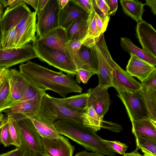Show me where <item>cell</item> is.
I'll return each instance as SVG.
<instances>
[{"label": "cell", "instance_id": "obj_18", "mask_svg": "<svg viewBox=\"0 0 156 156\" xmlns=\"http://www.w3.org/2000/svg\"><path fill=\"white\" fill-rule=\"evenodd\" d=\"M89 14L73 0H69L67 4L60 9L59 26L66 30L75 20L80 17L87 19Z\"/></svg>", "mask_w": 156, "mask_h": 156}, {"label": "cell", "instance_id": "obj_27", "mask_svg": "<svg viewBox=\"0 0 156 156\" xmlns=\"http://www.w3.org/2000/svg\"><path fill=\"white\" fill-rule=\"evenodd\" d=\"M120 2L123 11L126 15L137 23L143 20L144 4L137 0H120Z\"/></svg>", "mask_w": 156, "mask_h": 156}, {"label": "cell", "instance_id": "obj_35", "mask_svg": "<svg viewBox=\"0 0 156 156\" xmlns=\"http://www.w3.org/2000/svg\"><path fill=\"white\" fill-rule=\"evenodd\" d=\"M102 141L115 153L121 155H124L128 148L126 144L120 141L106 140L103 139Z\"/></svg>", "mask_w": 156, "mask_h": 156}, {"label": "cell", "instance_id": "obj_41", "mask_svg": "<svg viewBox=\"0 0 156 156\" xmlns=\"http://www.w3.org/2000/svg\"><path fill=\"white\" fill-rule=\"evenodd\" d=\"M102 128L115 132H120L122 129V127L117 123L103 120L102 121Z\"/></svg>", "mask_w": 156, "mask_h": 156}, {"label": "cell", "instance_id": "obj_42", "mask_svg": "<svg viewBox=\"0 0 156 156\" xmlns=\"http://www.w3.org/2000/svg\"><path fill=\"white\" fill-rule=\"evenodd\" d=\"M95 19L98 30L100 34H103L106 31L107 26L95 12Z\"/></svg>", "mask_w": 156, "mask_h": 156}, {"label": "cell", "instance_id": "obj_22", "mask_svg": "<svg viewBox=\"0 0 156 156\" xmlns=\"http://www.w3.org/2000/svg\"><path fill=\"white\" fill-rule=\"evenodd\" d=\"M120 45L124 50L130 54H133L149 63L156 66V58L145 50L138 47L128 38L121 37Z\"/></svg>", "mask_w": 156, "mask_h": 156}, {"label": "cell", "instance_id": "obj_19", "mask_svg": "<svg viewBox=\"0 0 156 156\" xmlns=\"http://www.w3.org/2000/svg\"><path fill=\"white\" fill-rule=\"evenodd\" d=\"M130 57L126 67V72L131 76L137 77L141 82L145 80L154 70L155 66L144 61L135 55Z\"/></svg>", "mask_w": 156, "mask_h": 156}, {"label": "cell", "instance_id": "obj_50", "mask_svg": "<svg viewBox=\"0 0 156 156\" xmlns=\"http://www.w3.org/2000/svg\"><path fill=\"white\" fill-rule=\"evenodd\" d=\"M9 69H3L0 70V86L9 71Z\"/></svg>", "mask_w": 156, "mask_h": 156}, {"label": "cell", "instance_id": "obj_36", "mask_svg": "<svg viewBox=\"0 0 156 156\" xmlns=\"http://www.w3.org/2000/svg\"><path fill=\"white\" fill-rule=\"evenodd\" d=\"M17 30L13 28L0 43V47L3 48H14Z\"/></svg>", "mask_w": 156, "mask_h": 156}, {"label": "cell", "instance_id": "obj_30", "mask_svg": "<svg viewBox=\"0 0 156 156\" xmlns=\"http://www.w3.org/2000/svg\"><path fill=\"white\" fill-rule=\"evenodd\" d=\"M9 73V71L0 86V112L9 109L15 103L10 96Z\"/></svg>", "mask_w": 156, "mask_h": 156}, {"label": "cell", "instance_id": "obj_4", "mask_svg": "<svg viewBox=\"0 0 156 156\" xmlns=\"http://www.w3.org/2000/svg\"><path fill=\"white\" fill-rule=\"evenodd\" d=\"M10 114L16 121L20 133L21 147L24 155L42 156L41 137L31 121L24 115Z\"/></svg>", "mask_w": 156, "mask_h": 156}, {"label": "cell", "instance_id": "obj_5", "mask_svg": "<svg viewBox=\"0 0 156 156\" xmlns=\"http://www.w3.org/2000/svg\"><path fill=\"white\" fill-rule=\"evenodd\" d=\"M89 42L94 49L98 57V68L96 74L99 79L98 85L108 89L112 86L114 67L116 62L112 59L108 49L103 34Z\"/></svg>", "mask_w": 156, "mask_h": 156}, {"label": "cell", "instance_id": "obj_32", "mask_svg": "<svg viewBox=\"0 0 156 156\" xmlns=\"http://www.w3.org/2000/svg\"><path fill=\"white\" fill-rule=\"evenodd\" d=\"M108 0H91L95 12L107 26L110 19Z\"/></svg>", "mask_w": 156, "mask_h": 156}, {"label": "cell", "instance_id": "obj_48", "mask_svg": "<svg viewBox=\"0 0 156 156\" xmlns=\"http://www.w3.org/2000/svg\"><path fill=\"white\" fill-rule=\"evenodd\" d=\"M48 0H39L36 10L37 14H39L44 9Z\"/></svg>", "mask_w": 156, "mask_h": 156}, {"label": "cell", "instance_id": "obj_3", "mask_svg": "<svg viewBox=\"0 0 156 156\" xmlns=\"http://www.w3.org/2000/svg\"><path fill=\"white\" fill-rule=\"evenodd\" d=\"M83 112L71 110L46 93L42 97L37 116L54 126L63 121L75 122L83 124Z\"/></svg>", "mask_w": 156, "mask_h": 156}, {"label": "cell", "instance_id": "obj_9", "mask_svg": "<svg viewBox=\"0 0 156 156\" xmlns=\"http://www.w3.org/2000/svg\"><path fill=\"white\" fill-rule=\"evenodd\" d=\"M32 13L23 0L14 7L5 10L0 22V43L13 28Z\"/></svg>", "mask_w": 156, "mask_h": 156}, {"label": "cell", "instance_id": "obj_44", "mask_svg": "<svg viewBox=\"0 0 156 156\" xmlns=\"http://www.w3.org/2000/svg\"><path fill=\"white\" fill-rule=\"evenodd\" d=\"M109 7V16L114 15L117 10L118 7V0H108Z\"/></svg>", "mask_w": 156, "mask_h": 156}, {"label": "cell", "instance_id": "obj_8", "mask_svg": "<svg viewBox=\"0 0 156 156\" xmlns=\"http://www.w3.org/2000/svg\"><path fill=\"white\" fill-rule=\"evenodd\" d=\"M60 9L58 0H48L44 9L37 14L36 37H40L59 26L58 14Z\"/></svg>", "mask_w": 156, "mask_h": 156}, {"label": "cell", "instance_id": "obj_58", "mask_svg": "<svg viewBox=\"0 0 156 156\" xmlns=\"http://www.w3.org/2000/svg\"><path fill=\"white\" fill-rule=\"evenodd\" d=\"M0 37H1V31H0Z\"/></svg>", "mask_w": 156, "mask_h": 156}, {"label": "cell", "instance_id": "obj_31", "mask_svg": "<svg viewBox=\"0 0 156 156\" xmlns=\"http://www.w3.org/2000/svg\"><path fill=\"white\" fill-rule=\"evenodd\" d=\"M90 2L91 9L87 20V32L85 37L81 41L94 39L98 37L101 34L99 33L96 26L95 19V11L91 0Z\"/></svg>", "mask_w": 156, "mask_h": 156}, {"label": "cell", "instance_id": "obj_29", "mask_svg": "<svg viewBox=\"0 0 156 156\" xmlns=\"http://www.w3.org/2000/svg\"><path fill=\"white\" fill-rule=\"evenodd\" d=\"M83 125L91 129L94 132L100 130L102 121L91 106L88 107L83 113Z\"/></svg>", "mask_w": 156, "mask_h": 156}, {"label": "cell", "instance_id": "obj_21", "mask_svg": "<svg viewBox=\"0 0 156 156\" xmlns=\"http://www.w3.org/2000/svg\"><path fill=\"white\" fill-rule=\"evenodd\" d=\"M89 98V94L87 92L64 98L54 97V99L58 102L73 111L79 112H83L87 107Z\"/></svg>", "mask_w": 156, "mask_h": 156}, {"label": "cell", "instance_id": "obj_11", "mask_svg": "<svg viewBox=\"0 0 156 156\" xmlns=\"http://www.w3.org/2000/svg\"><path fill=\"white\" fill-rule=\"evenodd\" d=\"M36 38L42 44L65 53L73 62L68 44L66 30L64 29L59 26Z\"/></svg>", "mask_w": 156, "mask_h": 156}, {"label": "cell", "instance_id": "obj_40", "mask_svg": "<svg viewBox=\"0 0 156 156\" xmlns=\"http://www.w3.org/2000/svg\"><path fill=\"white\" fill-rule=\"evenodd\" d=\"M140 84L141 86L147 89L156 91V69Z\"/></svg>", "mask_w": 156, "mask_h": 156}, {"label": "cell", "instance_id": "obj_12", "mask_svg": "<svg viewBox=\"0 0 156 156\" xmlns=\"http://www.w3.org/2000/svg\"><path fill=\"white\" fill-rule=\"evenodd\" d=\"M42 156H73L74 147L68 140L60 135L57 138L41 137Z\"/></svg>", "mask_w": 156, "mask_h": 156}, {"label": "cell", "instance_id": "obj_20", "mask_svg": "<svg viewBox=\"0 0 156 156\" xmlns=\"http://www.w3.org/2000/svg\"><path fill=\"white\" fill-rule=\"evenodd\" d=\"M36 13L32 12L24 25L17 30L14 48L22 47L35 39Z\"/></svg>", "mask_w": 156, "mask_h": 156}, {"label": "cell", "instance_id": "obj_10", "mask_svg": "<svg viewBox=\"0 0 156 156\" xmlns=\"http://www.w3.org/2000/svg\"><path fill=\"white\" fill-rule=\"evenodd\" d=\"M138 90L134 92L125 91L117 95L124 105L131 122L150 119L147 108Z\"/></svg>", "mask_w": 156, "mask_h": 156}, {"label": "cell", "instance_id": "obj_43", "mask_svg": "<svg viewBox=\"0 0 156 156\" xmlns=\"http://www.w3.org/2000/svg\"><path fill=\"white\" fill-rule=\"evenodd\" d=\"M80 7L88 13L91 9L90 0H73Z\"/></svg>", "mask_w": 156, "mask_h": 156}, {"label": "cell", "instance_id": "obj_2", "mask_svg": "<svg viewBox=\"0 0 156 156\" xmlns=\"http://www.w3.org/2000/svg\"><path fill=\"white\" fill-rule=\"evenodd\" d=\"M54 126L60 134L63 135L83 146L87 150L108 156L115 153L102 141V138L91 129L73 122L63 121Z\"/></svg>", "mask_w": 156, "mask_h": 156}, {"label": "cell", "instance_id": "obj_26", "mask_svg": "<svg viewBox=\"0 0 156 156\" xmlns=\"http://www.w3.org/2000/svg\"><path fill=\"white\" fill-rule=\"evenodd\" d=\"M132 133L135 138L145 136L156 138V125L150 119L134 121L131 122Z\"/></svg>", "mask_w": 156, "mask_h": 156}, {"label": "cell", "instance_id": "obj_57", "mask_svg": "<svg viewBox=\"0 0 156 156\" xmlns=\"http://www.w3.org/2000/svg\"><path fill=\"white\" fill-rule=\"evenodd\" d=\"M24 156H32V155H24Z\"/></svg>", "mask_w": 156, "mask_h": 156}, {"label": "cell", "instance_id": "obj_6", "mask_svg": "<svg viewBox=\"0 0 156 156\" xmlns=\"http://www.w3.org/2000/svg\"><path fill=\"white\" fill-rule=\"evenodd\" d=\"M32 42L37 58L41 60L72 76L76 75L77 70L75 65L66 54L42 44L36 37Z\"/></svg>", "mask_w": 156, "mask_h": 156}, {"label": "cell", "instance_id": "obj_45", "mask_svg": "<svg viewBox=\"0 0 156 156\" xmlns=\"http://www.w3.org/2000/svg\"><path fill=\"white\" fill-rule=\"evenodd\" d=\"M25 154L22 150L19 147L6 153L1 154L0 156H24Z\"/></svg>", "mask_w": 156, "mask_h": 156}, {"label": "cell", "instance_id": "obj_16", "mask_svg": "<svg viewBox=\"0 0 156 156\" xmlns=\"http://www.w3.org/2000/svg\"><path fill=\"white\" fill-rule=\"evenodd\" d=\"M112 86L118 94L127 91L134 92L141 87V84L134 79L116 63L114 67Z\"/></svg>", "mask_w": 156, "mask_h": 156}, {"label": "cell", "instance_id": "obj_34", "mask_svg": "<svg viewBox=\"0 0 156 156\" xmlns=\"http://www.w3.org/2000/svg\"><path fill=\"white\" fill-rule=\"evenodd\" d=\"M7 117L12 145L20 148L21 147V143L19 129L16 122L10 114L8 113Z\"/></svg>", "mask_w": 156, "mask_h": 156}, {"label": "cell", "instance_id": "obj_23", "mask_svg": "<svg viewBox=\"0 0 156 156\" xmlns=\"http://www.w3.org/2000/svg\"><path fill=\"white\" fill-rule=\"evenodd\" d=\"M41 98L16 103L8 109V113L20 114L30 116L37 115Z\"/></svg>", "mask_w": 156, "mask_h": 156}, {"label": "cell", "instance_id": "obj_14", "mask_svg": "<svg viewBox=\"0 0 156 156\" xmlns=\"http://www.w3.org/2000/svg\"><path fill=\"white\" fill-rule=\"evenodd\" d=\"M10 96L15 103L20 102L32 86L30 83L16 69H10L9 73Z\"/></svg>", "mask_w": 156, "mask_h": 156}, {"label": "cell", "instance_id": "obj_37", "mask_svg": "<svg viewBox=\"0 0 156 156\" xmlns=\"http://www.w3.org/2000/svg\"><path fill=\"white\" fill-rule=\"evenodd\" d=\"M0 142L6 147L12 145L8 119L7 122L0 129Z\"/></svg>", "mask_w": 156, "mask_h": 156}, {"label": "cell", "instance_id": "obj_56", "mask_svg": "<svg viewBox=\"0 0 156 156\" xmlns=\"http://www.w3.org/2000/svg\"><path fill=\"white\" fill-rule=\"evenodd\" d=\"M4 7L0 1V22L3 17L4 12Z\"/></svg>", "mask_w": 156, "mask_h": 156}, {"label": "cell", "instance_id": "obj_53", "mask_svg": "<svg viewBox=\"0 0 156 156\" xmlns=\"http://www.w3.org/2000/svg\"><path fill=\"white\" fill-rule=\"evenodd\" d=\"M14 0H0V2L2 4L4 7L7 8L11 5L14 1Z\"/></svg>", "mask_w": 156, "mask_h": 156}, {"label": "cell", "instance_id": "obj_46", "mask_svg": "<svg viewBox=\"0 0 156 156\" xmlns=\"http://www.w3.org/2000/svg\"><path fill=\"white\" fill-rule=\"evenodd\" d=\"M144 5L149 6L151 9L153 13L156 15V0H146Z\"/></svg>", "mask_w": 156, "mask_h": 156}, {"label": "cell", "instance_id": "obj_25", "mask_svg": "<svg viewBox=\"0 0 156 156\" xmlns=\"http://www.w3.org/2000/svg\"><path fill=\"white\" fill-rule=\"evenodd\" d=\"M87 19L79 18L73 22L66 30L68 41L73 40L81 41L85 38L87 30Z\"/></svg>", "mask_w": 156, "mask_h": 156}, {"label": "cell", "instance_id": "obj_17", "mask_svg": "<svg viewBox=\"0 0 156 156\" xmlns=\"http://www.w3.org/2000/svg\"><path fill=\"white\" fill-rule=\"evenodd\" d=\"M78 59L76 65L77 70L84 69L94 72L96 74L98 68V57L90 42L83 43L78 52Z\"/></svg>", "mask_w": 156, "mask_h": 156}, {"label": "cell", "instance_id": "obj_33", "mask_svg": "<svg viewBox=\"0 0 156 156\" xmlns=\"http://www.w3.org/2000/svg\"><path fill=\"white\" fill-rule=\"evenodd\" d=\"M136 148L143 149L156 155V138L140 136L136 138Z\"/></svg>", "mask_w": 156, "mask_h": 156}, {"label": "cell", "instance_id": "obj_39", "mask_svg": "<svg viewBox=\"0 0 156 156\" xmlns=\"http://www.w3.org/2000/svg\"><path fill=\"white\" fill-rule=\"evenodd\" d=\"M68 44L72 55L73 61L75 65L78 62V55L82 45L81 41L73 40L68 41Z\"/></svg>", "mask_w": 156, "mask_h": 156}, {"label": "cell", "instance_id": "obj_47", "mask_svg": "<svg viewBox=\"0 0 156 156\" xmlns=\"http://www.w3.org/2000/svg\"><path fill=\"white\" fill-rule=\"evenodd\" d=\"M75 156H105V155L95 152H88L86 151L77 153Z\"/></svg>", "mask_w": 156, "mask_h": 156}, {"label": "cell", "instance_id": "obj_1", "mask_svg": "<svg viewBox=\"0 0 156 156\" xmlns=\"http://www.w3.org/2000/svg\"><path fill=\"white\" fill-rule=\"evenodd\" d=\"M19 67L23 75L32 85L44 92L51 90L63 98L69 93L82 92V88L72 76L65 75L61 71H53L30 60L21 64Z\"/></svg>", "mask_w": 156, "mask_h": 156}, {"label": "cell", "instance_id": "obj_52", "mask_svg": "<svg viewBox=\"0 0 156 156\" xmlns=\"http://www.w3.org/2000/svg\"><path fill=\"white\" fill-rule=\"evenodd\" d=\"M138 149L136 148L134 151L130 153H125L124 156H144V155H141L138 151Z\"/></svg>", "mask_w": 156, "mask_h": 156}, {"label": "cell", "instance_id": "obj_49", "mask_svg": "<svg viewBox=\"0 0 156 156\" xmlns=\"http://www.w3.org/2000/svg\"><path fill=\"white\" fill-rule=\"evenodd\" d=\"M39 0H23V1L31 6L35 10H37Z\"/></svg>", "mask_w": 156, "mask_h": 156}, {"label": "cell", "instance_id": "obj_15", "mask_svg": "<svg viewBox=\"0 0 156 156\" xmlns=\"http://www.w3.org/2000/svg\"><path fill=\"white\" fill-rule=\"evenodd\" d=\"M136 34L143 49L156 58V31L152 25L142 20L137 23Z\"/></svg>", "mask_w": 156, "mask_h": 156}, {"label": "cell", "instance_id": "obj_54", "mask_svg": "<svg viewBox=\"0 0 156 156\" xmlns=\"http://www.w3.org/2000/svg\"><path fill=\"white\" fill-rule=\"evenodd\" d=\"M69 0H58L60 9L63 8L68 3Z\"/></svg>", "mask_w": 156, "mask_h": 156}, {"label": "cell", "instance_id": "obj_55", "mask_svg": "<svg viewBox=\"0 0 156 156\" xmlns=\"http://www.w3.org/2000/svg\"><path fill=\"white\" fill-rule=\"evenodd\" d=\"M141 150L144 153V156H156V155L144 149H141Z\"/></svg>", "mask_w": 156, "mask_h": 156}, {"label": "cell", "instance_id": "obj_28", "mask_svg": "<svg viewBox=\"0 0 156 156\" xmlns=\"http://www.w3.org/2000/svg\"><path fill=\"white\" fill-rule=\"evenodd\" d=\"M138 91L147 108L150 119L156 124V91L141 86Z\"/></svg>", "mask_w": 156, "mask_h": 156}, {"label": "cell", "instance_id": "obj_51", "mask_svg": "<svg viewBox=\"0 0 156 156\" xmlns=\"http://www.w3.org/2000/svg\"><path fill=\"white\" fill-rule=\"evenodd\" d=\"M7 121V117H5L3 114L0 112V129Z\"/></svg>", "mask_w": 156, "mask_h": 156}, {"label": "cell", "instance_id": "obj_13", "mask_svg": "<svg viewBox=\"0 0 156 156\" xmlns=\"http://www.w3.org/2000/svg\"><path fill=\"white\" fill-rule=\"evenodd\" d=\"M89 94L87 107L91 106L101 119L108 112L111 101L108 89L98 85L87 91Z\"/></svg>", "mask_w": 156, "mask_h": 156}, {"label": "cell", "instance_id": "obj_7", "mask_svg": "<svg viewBox=\"0 0 156 156\" xmlns=\"http://www.w3.org/2000/svg\"><path fill=\"white\" fill-rule=\"evenodd\" d=\"M37 58L32 44L29 43L19 48L0 47V70Z\"/></svg>", "mask_w": 156, "mask_h": 156}, {"label": "cell", "instance_id": "obj_24", "mask_svg": "<svg viewBox=\"0 0 156 156\" xmlns=\"http://www.w3.org/2000/svg\"><path fill=\"white\" fill-rule=\"evenodd\" d=\"M24 115L32 123L41 137L53 139L60 136L54 126L42 120L37 115Z\"/></svg>", "mask_w": 156, "mask_h": 156}, {"label": "cell", "instance_id": "obj_38", "mask_svg": "<svg viewBox=\"0 0 156 156\" xmlns=\"http://www.w3.org/2000/svg\"><path fill=\"white\" fill-rule=\"evenodd\" d=\"M95 74L96 73L94 72L80 69L76 71V80L78 84H80L81 82L85 84L87 82L90 78Z\"/></svg>", "mask_w": 156, "mask_h": 156}]
</instances>
